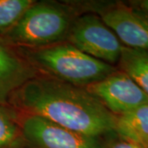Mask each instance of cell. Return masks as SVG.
I'll use <instances>...</instances> for the list:
<instances>
[{
  "label": "cell",
  "mask_w": 148,
  "mask_h": 148,
  "mask_svg": "<svg viewBox=\"0 0 148 148\" xmlns=\"http://www.w3.org/2000/svg\"><path fill=\"white\" fill-rule=\"evenodd\" d=\"M17 101L32 115L95 138L114 131L115 116L88 90L51 78L30 79L16 92Z\"/></svg>",
  "instance_id": "6da1fadb"
},
{
  "label": "cell",
  "mask_w": 148,
  "mask_h": 148,
  "mask_svg": "<svg viewBox=\"0 0 148 148\" xmlns=\"http://www.w3.org/2000/svg\"><path fill=\"white\" fill-rule=\"evenodd\" d=\"M34 58L49 72L74 86H90L115 72L111 64L91 57L73 45L45 48L37 51Z\"/></svg>",
  "instance_id": "7a4b0ae2"
},
{
  "label": "cell",
  "mask_w": 148,
  "mask_h": 148,
  "mask_svg": "<svg viewBox=\"0 0 148 148\" xmlns=\"http://www.w3.org/2000/svg\"><path fill=\"white\" fill-rule=\"evenodd\" d=\"M69 14L61 7L34 3L5 36L14 44L40 46L60 40L69 27Z\"/></svg>",
  "instance_id": "3957f363"
},
{
  "label": "cell",
  "mask_w": 148,
  "mask_h": 148,
  "mask_svg": "<svg viewBox=\"0 0 148 148\" xmlns=\"http://www.w3.org/2000/svg\"><path fill=\"white\" fill-rule=\"evenodd\" d=\"M69 39L81 51L109 64L119 60L123 46L101 18L95 15L78 18L70 29Z\"/></svg>",
  "instance_id": "277c9868"
},
{
  "label": "cell",
  "mask_w": 148,
  "mask_h": 148,
  "mask_svg": "<svg viewBox=\"0 0 148 148\" xmlns=\"http://www.w3.org/2000/svg\"><path fill=\"white\" fill-rule=\"evenodd\" d=\"M87 90L112 113L120 115L148 105V95L123 72H114Z\"/></svg>",
  "instance_id": "5b68a950"
},
{
  "label": "cell",
  "mask_w": 148,
  "mask_h": 148,
  "mask_svg": "<svg viewBox=\"0 0 148 148\" xmlns=\"http://www.w3.org/2000/svg\"><path fill=\"white\" fill-rule=\"evenodd\" d=\"M22 131L29 140L42 148H100L95 138L74 132L36 115L24 119Z\"/></svg>",
  "instance_id": "8992f818"
},
{
  "label": "cell",
  "mask_w": 148,
  "mask_h": 148,
  "mask_svg": "<svg viewBox=\"0 0 148 148\" xmlns=\"http://www.w3.org/2000/svg\"><path fill=\"white\" fill-rule=\"evenodd\" d=\"M101 20L123 46L148 50V15L146 12L118 4L104 11Z\"/></svg>",
  "instance_id": "52a82bcc"
},
{
  "label": "cell",
  "mask_w": 148,
  "mask_h": 148,
  "mask_svg": "<svg viewBox=\"0 0 148 148\" xmlns=\"http://www.w3.org/2000/svg\"><path fill=\"white\" fill-rule=\"evenodd\" d=\"M31 71L15 54L0 42V105L8 101L16 89L29 81Z\"/></svg>",
  "instance_id": "ba28073f"
},
{
  "label": "cell",
  "mask_w": 148,
  "mask_h": 148,
  "mask_svg": "<svg viewBox=\"0 0 148 148\" xmlns=\"http://www.w3.org/2000/svg\"><path fill=\"white\" fill-rule=\"evenodd\" d=\"M114 131L119 137L148 148V105L115 116Z\"/></svg>",
  "instance_id": "9c48e42d"
},
{
  "label": "cell",
  "mask_w": 148,
  "mask_h": 148,
  "mask_svg": "<svg viewBox=\"0 0 148 148\" xmlns=\"http://www.w3.org/2000/svg\"><path fill=\"white\" fill-rule=\"evenodd\" d=\"M119 61L122 72L148 95V50L123 46Z\"/></svg>",
  "instance_id": "30bf717a"
},
{
  "label": "cell",
  "mask_w": 148,
  "mask_h": 148,
  "mask_svg": "<svg viewBox=\"0 0 148 148\" xmlns=\"http://www.w3.org/2000/svg\"><path fill=\"white\" fill-rule=\"evenodd\" d=\"M32 4V0H0V35L9 32Z\"/></svg>",
  "instance_id": "8fae6325"
},
{
  "label": "cell",
  "mask_w": 148,
  "mask_h": 148,
  "mask_svg": "<svg viewBox=\"0 0 148 148\" xmlns=\"http://www.w3.org/2000/svg\"><path fill=\"white\" fill-rule=\"evenodd\" d=\"M19 128L12 113L0 105V148H7L15 143Z\"/></svg>",
  "instance_id": "7c38bea8"
},
{
  "label": "cell",
  "mask_w": 148,
  "mask_h": 148,
  "mask_svg": "<svg viewBox=\"0 0 148 148\" xmlns=\"http://www.w3.org/2000/svg\"><path fill=\"white\" fill-rule=\"evenodd\" d=\"M108 148H143L138 145L137 143L131 142L127 139L123 138L120 137L119 140H116L114 142L110 144Z\"/></svg>",
  "instance_id": "4fadbf2b"
},
{
  "label": "cell",
  "mask_w": 148,
  "mask_h": 148,
  "mask_svg": "<svg viewBox=\"0 0 148 148\" xmlns=\"http://www.w3.org/2000/svg\"><path fill=\"white\" fill-rule=\"evenodd\" d=\"M140 6L143 9V12L148 15V0H144L140 3Z\"/></svg>",
  "instance_id": "5bb4252c"
}]
</instances>
